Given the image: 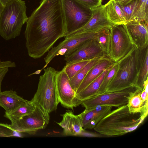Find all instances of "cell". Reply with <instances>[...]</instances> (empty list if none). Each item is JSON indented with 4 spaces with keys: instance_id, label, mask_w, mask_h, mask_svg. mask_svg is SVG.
Segmentation results:
<instances>
[{
    "instance_id": "cell-1",
    "label": "cell",
    "mask_w": 148,
    "mask_h": 148,
    "mask_svg": "<svg viewBox=\"0 0 148 148\" xmlns=\"http://www.w3.org/2000/svg\"><path fill=\"white\" fill-rule=\"evenodd\" d=\"M26 23L25 36L28 54L33 58H39L66 36L61 0H42Z\"/></svg>"
},
{
    "instance_id": "cell-2",
    "label": "cell",
    "mask_w": 148,
    "mask_h": 148,
    "mask_svg": "<svg viewBox=\"0 0 148 148\" xmlns=\"http://www.w3.org/2000/svg\"><path fill=\"white\" fill-rule=\"evenodd\" d=\"M144 120L140 114L130 113L126 104L111 111L93 129L106 136H121L135 130Z\"/></svg>"
},
{
    "instance_id": "cell-3",
    "label": "cell",
    "mask_w": 148,
    "mask_h": 148,
    "mask_svg": "<svg viewBox=\"0 0 148 148\" xmlns=\"http://www.w3.org/2000/svg\"><path fill=\"white\" fill-rule=\"evenodd\" d=\"M43 69L44 73L39 77L36 91L31 101L49 121L50 113L56 110L59 103L56 86L57 71L52 67Z\"/></svg>"
},
{
    "instance_id": "cell-4",
    "label": "cell",
    "mask_w": 148,
    "mask_h": 148,
    "mask_svg": "<svg viewBox=\"0 0 148 148\" xmlns=\"http://www.w3.org/2000/svg\"><path fill=\"white\" fill-rule=\"evenodd\" d=\"M117 62V69L107 87L105 92L121 91L134 86L139 69L137 48L133 45L130 51Z\"/></svg>"
},
{
    "instance_id": "cell-5",
    "label": "cell",
    "mask_w": 148,
    "mask_h": 148,
    "mask_svg": "<svg viewBox=\"0 0 148 148\" xmlns=\"http://www.w3.org/2000/svg\"><path fill=\"white\" fill-rule=\"evenodd\" d=\"M26 10L25 2L22 0H11L5 6L0 17V35L4 39L19 35L28 19Z\"/></svg>"
},
{
    "instance_id": "cell-6",
    "label": "cell",
    "mask_w": 148,
    "mask_h": 148,
    "mask_svg": "<svg viewBox=\"0 0 148 148\" xmlns=\"http://www.w3.org/2000/svg\"><path fill=\"white\" fill-rule=\"evenodd\" d=\"M61 3L66 31V36L84 26L92 16V9L76 0H61Z\"/></svg>"
},
{
    "instance_id": "cell-7",
    "label": "cell",
    "mask_w": 148,
    "mask_h": 148,
    "mask_svg": "<svg viewBox=\"0 0 148 148\" xmlns=\"http://www.w3.org/2000/svg\"><path fill=\"white\" fill-rule=\"evenodd\" d=\"M110 32L108 56L116 63L130 51L133 45L125 24L113 25Z\"/></svg>"
},
{
    "instance_id": "cell-8",
    "label": "cell",
    "mask_w": 148,
    "mask_h": 148,
    "mask_svg": "<svg viewBox=\"0 0 148 148\" xmlns=\"http://www.w3.org/2000/svg\"><path fill=\"white\" fill-rule=\"evenodd\" d=\"M98 32L84 33L64 38L63 41L57 46L53 47L48 52L44 58L45 65L43 69L45 68L56 56H67L75 51L86 40L94 39Z\"/></svg>"
},
{
    "instance_id": "cell-9",
    "label": "cell",
    "mask_w": 148,
    "mask_h": 148,
    "mask_svg": "<svg viewBox=\"0 0 148 148\" xmlns=\"http://www.w3.org/2000/svg\"><path fill=\"white\" fill-rule=\"evenodd\" d=\"M136 89L133 86L121 91L105 92L83 101L81 105L86 110L98 105L118 107L127 104L130 93Z\"/></svg>"
},
{
    "instance_id": "cell-10",
    "label": "cell",
    "mask_w": 148,
    "mask_h": 148,
    "mask_svg": "<svg viewBox=\"0 0 148 148\" xmlns=\"http://www.w3.org/2000/svg\"><path fill=\"white\" fill-rule=\"evenodd\" d=\"M56 86L58 101L62 106L73 111L74 108L81 105L82 101L77 97L64 68L60 71H57Z\"/></svg>"
},
{
    "instance_id": "cell-11",
    "label": "cell",
    "mask_w": 148,
    "mask_h": 148,
    "mask_svg": "<svg viewBox=\"0 0 148 148\" xmlns=\"http://www.w3.org/2000/svg\"><path fill=\"white\" fill-rule=\"evenodd\" d=\"M49 122L40 109L35 106L32 112L11 123L10 125L19 132L34 134L38 130L45 128Z\"/></svg>"
},
{
    "instance_id": "cell-12",
    "label": "cell",
    "mask_w": 148,
    "mask_h": 148,
    "mask_svg": "<svg viewBox=\"0 0 148 148\" xmlns=\"http://www.w3.org/2000/svg\"><path fill=\"white\" fill-rule=\"evenodd\" d=\"M107 56L94 39L84 42L75 51L64 57L66 64L83 60H91Z\"/></svg>"
},
{
    "instance_id": "cell-13",
    "label": "cell",
    "mask_w": 148,
    "mask_h": 148,
    "mask_svg": "<svg viewBox=\"0 0 148 148\" xmlns=\"http://www.w3.org/2000/svg\"><path fill=\"white\" fill-rule=\"evenodd\" d=\"M92 10V16L88 22L80 29L66 35L64 38L84 33L98 32L113 25L107 19L103 5Z\"/></svg>"
},
{
    "instance_id": "cell-14",
    "label": "cell",
    "mask_w": 148,
    "mask_h": 148,
    "mask_svg": "<svg viewBox=\"0 0 148 148\" xmlns=\"http://www.w3.org/2000/svg\"><path fill=\"white\" fill-rule=\"evenodd\" d=\"M125 26L133 45L137 48L148 45V23L132 20Z\"/></svg>"
},
{
    "instance_id": "cell-15",
    "label": "cell",
    "mask_w": 148,
    "mask_h": 148,
    "mask_svg": "<svg viewBox=\"0 0 148 148\" xmlns=\"http://www.w3.org/2000/svg\"><path fill=\"white\" fill-rule=\"evenodd\" d=\"M110 106L98 105L88 109H85L79 114L82 127L84 129H91L103 118L111 111Z\"/></svg>"
},
{
    "instance_id": "cell-16",
    "label": "cell",
    "mask_w": 148,
    "mask_h": 148,
    "mask_svg": "<svg viewBox=\"0 0 148 148\" xmlns=\"http://www.w3.org/2000/svg\"><path fill=\"white\" fill-rule=\"evenodd\" d=\"M62 121L56 122L63 129V134L66 136H80L84 130L82 127L80 116L75 115L71 110H68L60 115Z\"/></svg>"
},
{
    "instance_id": "cell-17",
    "label": "cell",
    "mask_w": 148,
    "mask_h": 148,
    "mask_svg": "<svg viewBox=\"0 0 148 148\" xmlns=\"http://www.w3.org/2000/svg\"><path fill=\"white\" fill-rule=\"evenodd\" d=\"M115 63L108 56L101 58L88 71L77 88L76 94L84 89L106 69Z\"/></svg>"
},
{
    "instance_id": "cell-18",
    "label": "cell",
    "mask_w": 148,
    "mask_h": 148,
    "mask_svg": "<svg viewBox=\"0 0 148 148\" xmlns=\"http://www.w3.org/2000/svg\"><path fill=\"white\" fill-rule=\"evenodd\" d=\"M139 59V69L134 86L141 92L148 82V45L143 48H137Z\"/></svg>"
},
{
    "instance_id": "cell-19",
    "label": "cell",
    "mask_w": 148,
    "mask_h": 148,
    "mask_svg": "<svg viewBox=\"0 0 148 148\" xmlns=\"http://www.w3.org/2000/svg\"><path fill=\"white\" fill-rule=\"evenodd\" d=\"M27 101L18 95L16 92L13 90L0 92V107L5 110L6 113L14 111Z\"/></svg>"
},
{
    "instance_id": "cell-20",
    "label": "cell",
    "mask_w": 148,
    "mask_h": 148,
    "mask_svg": "<svg viewBox=\"0 0 148 148\" xmlns=\"http://www.w3.org/2000/svg\"><path fill=\"white\" fill-rule=\"evenodd\" d=\"M108 20L113 25L125 24L126 22L119 4L113 0L103 5Z\"/></svg>"
},
{
    "instance_id": "cell-21",
    "label": "cell",
    "mask_w": 148,
    "mask_h": 148,
    "mask_svg": "<svg viewBox=\"0 0 148 148\" xmlns=\"http://www.w3.org/2000/svg\"><path fill=\"white\" fill-rule=\"evenodd\" d=\"M114 65L106 69L99 77L90 83L84 89L76 94L77 98L82 101L95 97L104 78Z\"/></svg>"
},
{
    "instance_id": "cell-22",
    "label": "cell",
    "mask_w": 148,
    "mask_h": 148,
    "mask_svg": "<svg viewBox=\"0 0 148 148\" xmlns=\"http://www.w3.org/2000/svg\"><path fill=\"white\" fill-rule=\"evenodd\" d=\"M141 91L136 89L130 93L128 102L127 104L129 112L131 113H139L141 114L143 110L145 103L141 97Z\"/></svg>"
},
{
    "instance_id": "cell-23",
    "label": "cell",
    "mask_w": 148,
    "mask_h": 148,
    "mask_svg": "<svg viewBox=\"0 0 148 148\" xmlns=\"http://www.w3.org/2000/svg\"><path fill=\"white\" fill-rule=\"evenodd\" d=\"M35 107L31 101L27 100L14 111L9 113L5 112L4 116L10 120L12 123L32 112Z\"/></svg>"
},
{
    "instance_id": "cell-24",
    "label": "cell",
    "mask_w": 148,
    "mask_h": 148,
    "mask_svg": "<svg viewBox=\"0 0 148 148\" xmlns=\"http://www.w3.org/2000/svg\"><path fill=\"white\" fill-rule=\"evenodd\" d=\"M132 20L148 23V0H135Z\"/></svg>"
},
{
    "instance_id": "cell-25",
    "label": "cell",
    "mask_w": 148,
    "mask_h": 148,
    "mask_svg": "<svg viewBox=\"0 0 148 148\" xmlns=\"http://www.w3.org/2000/svg\"><path fill=\"white\" fill-rule=\"evenodd\" d=\"M102 58H97L91 60L76 75L69 79L70 85L75 93L88 71Z\"/></svg>"
},
{
    "instance_id": "cell-26",
    "label": "cell",
    "mask_w": 148,
    "mask_h": 148,
    "mask_svg": "<svg viewBox=\"0 0 148 148\" xmlns=\"http://www.w3.org/2000/svg\"><path fill=\"white\" fill-rule=\"evenodd\" d=\"M103 29L97 33L94 39L108 56L109 53L110 29Z\"/></svg>"
},
{
    "instance_id": "cell-27",
    "label": "cell",
    "mask_w": 148,
    "mask_h": 148,
    "mask_svg": "<svg viewBox=\"0 0 148 148\" xmlns=\"http://www.w3.org/2000/svg\"><path fill=\"white\" fill-rule=\"evenodd\" d=\"M90 60L80 61L66 64L64 67V71L70 79L76 75Z\"/></svg>"
},
{
    "instance_id": "cell-28",
    "label": "cell",
    "mask_w": 148,
    "mask_h": 148,
    "mask_svg": "<svg viewBox=\"0 0 148 148\" xmlns=\"http://www.w3.org/2000/svg\"><path fill=\"white\" fill-rule=\"evenodd\" d=\"M118 67V63L116 62L104 78L95 96L105 92L106 88L114 76Z\"/></svg>"
},
{
    "instance_id": "cell-29",
    "label": "cell",
    "mask_w": 148,
    "mask_h": 148,
    "mask_svg": "<svg viewBox=\"0 0 148 148\" xmlns=\"http://www.w3.org/2000/svg\"><path fill=\"white\" fill-rule=\"evenodd\" d=\"M24 136L23 133L12 128L10 124L0 123V137H20Z\"/></svg>"
},
{
    "instance_id": "cell-30",
    "label": "cell",
    "mask_w": 148,
    "mask_h": 148,
    "mask_svg": "<svg viewBox=\"0 0 148 148\" xmlns=\"http://www.w3.org/2000/svg\"><path fill=\"white\" fill-rule=\"evenodd\" d=\"M135 3V0L130 3L125 5L119 4L122 10L126 23L132 21V14Z\"/></svg>"
},
{
    "instance_id": "cell-31",
    "label": "cell",
    "mask_w": 148,
    "mask_h": 148,
    "mask_svg": "<svg viewBox=\"0 0 148 148\" xmlns=\"http://www.w3.org/2000/svg\"><path fill=\"white\" fill-rule=\"evenodd\" d=\"M91 9L99 7L102 5V0H76Z\"/></svg>"
},
{
    "instance_id": "cell-32",
    "label": "cell",
    "mask_w": 148,
    "mask_h": 148,
    "mask_svg": "<svg viewBox=\"0 0 148 148\" xmlns=\"http://www.w3.org/2000/svg\"><path fill=\"white\" fill-rule=\"evenodd\" d=\"M16 66V64L14 62L9 60L2 61L0 59V69L4 68H12Z\"/></svg>"
},
{
    "instance_id": "cell-33",
    "label": "cell",
    "mask_w": 148,
    "mask_h": 148,
    "mask_svg": "<svg viewBox=\"0 0 148 148\" xmlns=\"http://www.w3.org/2000/svg\"><path fill=\"white\" fill-rule=\"evenodd\" d=\"M8 70V68L0 69V92H1V85L2 81Z\"/></svg>"
},
{
    "instance_id": "cell-34",
    "label": "cell",
    "mask_w": 148,
    "mask_h": 148,
    "mask_svg": "<svg viewBox=\"0 0 148 148\" xmlns=\"http://www.w3.org/2000/svg\"><path fill=\"white\" fill-rule=\"evenodd\" d=\"M119 4L125 5L128 4L135 0H113Z\"/></svg>"
},
{
    "instance_id": "cell-35",
    "label": "cell",
    "mask_w": 148,
    "mask_h": 148,
    "mask_svg": "<svg viewBox=\"0 0 148 148\" xmlns=\"http://www.w3.org/2000/svg\"><path fill=\"white\" fill-rule=\"evenodd\" d=\"M11 0H0V2L5 6Z\"/></svg>"
},
{
    "instance_id": "cell-36",
    "label": "cell",
    "mask_w": 148,
    "mask_h": 148,
    "mask_svg": "<svg viewBox=\"0 0 148 148\" xmlns=\"http://www.w3.org/2000/svg\"><path fill=\"white\" fill-rule=\"evenodd\" d=\"M4 7V6L0 2V17Z\"/></svg>"
}]
</instances>
